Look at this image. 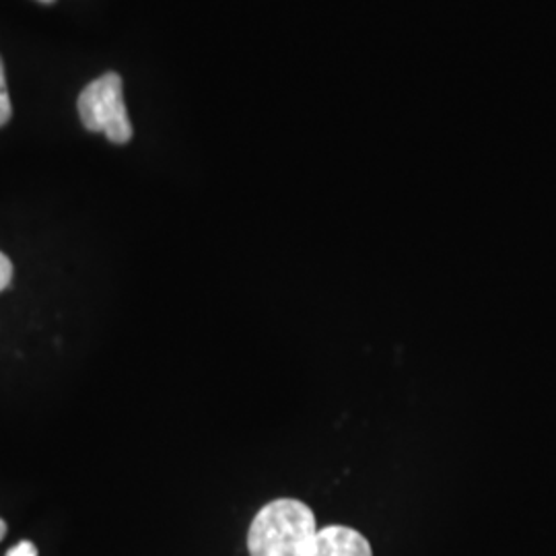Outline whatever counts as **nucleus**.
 Segmentation results:
<instances>
[{"mask_svg":"<svg viewBox=\"0 0 556 556\" xmlns=\"http://www.w3.org/2000/svg\"><path fill=\"white\" fill-rule=\"evenodd\" d=\"M316 532V514L307 503L275 498L254 517L248 551L250 556H305Z\"/></svg>","mask_w":556,"mask_h":556,"instance_id":"1","label":"nucleus"},{"mask_svg":"<svg viewBox=\"0 0 556 556\" xmlns=\"http://www.w3.org/2000/svg\"><path fill=\"white\" fill-rule=\"evenodd\" d=\"M77 108L87 130L103 132L116 144H126L132 139V124L124 103L122 79L116 73H105L100 79L91 80L80 91Z\"/></svg>","mask_w":556,"mask_h":556,"instance_id":"2","label":"nucleus"},{"mask_svg":"<svg viewBox=\"0 0 556 556\" xmlns=\"http://www.w3.org/2000/svg\"><path fill=\"white\" fill-rule=\"evenodd\" d=\"M305 556H374L369 540L349 526H328L316 532Z\"/></svg>","mask_w":556,"mask_h":556,"instance_id":"3","label":"nucleus"},{"mask_svg":"<svg viewBox=\"0 0 556 556\" xmlns=\"http://www.w3.org/2000/svg\"><path fill=\"white\" fill-rule=\"evenodd\" d=\"M13 280V264L0 252V291H4Z\"/></svg>","mask_w":556,"mask_h":556,"instance_id":"4","label":"nucleus"},{"mask_svg":"<svg viewBox=\"0 0 556 556\" xmlns=\"http://www.w3.org/2000/svg\"><path fill=\"white\" fill-rule=\"evenodd\" d=\"M7 556H38V548H36L34 542L23 540L17 546H13V548L7 553Z\"/></svg>","mask_w":556,"mask_h":556,"instance_id":"5","label":"nucleus"},{"mask_svg":"<svg viewBox=\"0 0 556 556\" xmlns=\"http://www.w3.org/2000/svg\"><path fill=\"white\" fill-rule=\"evenodd\" d=\"M13 114V108H11V100H9V93L0 89V126H4Z\"/></svg>","mask_w":556,"mask_h":556,"instance_id":"6","label":"nucleus"},{"mask_svg":"<svg viewBox=\"0 0 556 556\" xmlns=\"http://www.w3.org/2000/svg\"><path fill=\"white\" fill-rule=\"evenodd\" d=\"M0 89L7 91V83H4V66H2V59H0Z\"/></svg>","mask_w":556,"mask_h":556,"instance_id":"7","label":"nucleus"},{"mask_svg":"<svg viewBox=\"0 0 556 556\" xmlns=\"http://www.w3.org/2000/svg\"><path fill=\"white\" fill-rule=\"evenodd\" d=\"M4 536H7V523L0 519V540Z\"/></svg>","mask_w":556,"mask_h":556,"instance_id":"8","label":"nucleus"},{"mask_svg":"<svg viewBox=\"0 0 556 556\" xmlns=\"http://www.w3.org/2000/svg\"><path fill=\"white\" fill-rule=\"evenodd\" d=\"M40 2H54V0H40Z\"/></svg>","mask_w":556,"mask_h":556,"instance_id":"9","label":"nucleus"}]
</instances>
